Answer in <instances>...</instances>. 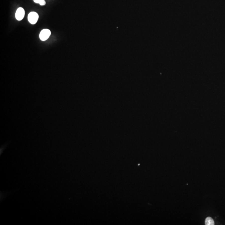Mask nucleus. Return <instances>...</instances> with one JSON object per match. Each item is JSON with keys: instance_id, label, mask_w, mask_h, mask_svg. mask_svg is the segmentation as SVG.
<instances>
[{"instance_id": "nucleus-3", "label": "nucleus", "mask_w": 225, "mask_h": 225, "mask_svg": "<svg viewBox=\"0 0 225 225\" xmlns=\"http://www.w3.org/2000/svg\"><path fill=\"white\" fill-rule=\"evenodd\" d=\"M25 15V10L23 8H18L15 13V16L18 20H21L24 18Z\"/></svg>"}, {"instance_id": "nucleus-1", "label": "nucleus", "mask_w": 225, "mask_h": 225, "mask_svg": "<svg viewBox=\"0 0 225 225\" xmlns=\"http://www.w3.org/2000/svg\"><path fill=\"white\" fill-rule=\"evenodd\" d=\"M28 21L30 23L33 25L37 23L39 18V16L38 14L35 12H31L28 14Z\"/></svg>"}, {"instance_id": "nucleus-2", "label": "nucleus", "mask_w": 225, "mask_h": 225, "mask_svg": "<svg viewBox=\"0 0 225 225\" xmlns=\"http://www.w3.org/2000/svg\"><path fill=\"white\" fill-rule=\"evenodd\" d=\"M51 34V32L49 30L45 29L43 30L40 33L39 37L40 39L42 41H45L48 39Z\"/></svg>"}, {"instance_id": "nucleus-5", "label": "nucleus", "mask_w": 225, "mask_h": 225, "mask_svg": "<svg viewBox=\"0 0 225 225\" xmlns=\"http://www.w3.org/2000/svg\"><path fill=\"white\" fill-rule=\"evenodd\" d=\"M35 3H39L41 5H46V2L45 0H33Z\"/></svg>"}, {"instance_id": "nucleus-4", "label": "nucleus", "mask_w": 225, "mask_h": 225, "mask_svg": "<svg viewBox=\"0 0 225 225\" xmlns=\"http://www.w3.org/2000/svg\"><path fill=\"white\" fill-rule=\"evenodd\" d=\"M205 224L206 225H214V221L211 217H208L205 220Z\"/></svg>"}]
</instances>
